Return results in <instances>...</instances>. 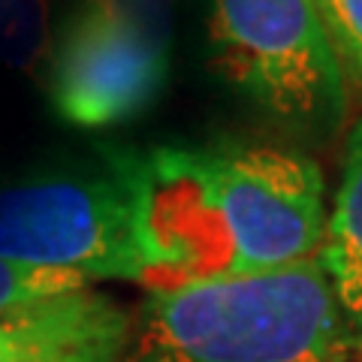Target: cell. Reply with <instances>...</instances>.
<instances>
[{
    "label": "cell",
    "mask_w": 362,
    "mask_h": 362,
    "mask_svg": "<svg viewBox=\"0 0 362 362\" xmlns=\"http://www.w3.org/2000/svg\"><path fill=\"white\" fill-rule=\"evenodd\" d=\"M344 70L362 76V0H314Z\"/></svg>",
    "instance_id": "30bf717a"
},
{
    "label": "cell",
    "mask_w": 362,
    "mask_h": 362,
    "mask_svg": "<svg viewBox=\"0 0 362 362\" xmlns=\"http://www.w3.org/2000/svg\"><path fill=\"white\" fill-rule=\"evenodd\" d=\"M82 287H90V281L82 275H73V272L28 266L0 257V314Z\"/></svg>",
    "instance_id": "9c48e42d"
},
{
    "label": "cell",
    "mask_w": 362,
    "mask_h": 362,
    "mask_svg": "<svg viewBox=\"0 0 362 362\" xmlns=\"http://www.w3.org/2000/svg\"><path fill=\"white\" fill-rule=\"evenodd\" d=\"M173 0H85L52 64V100L78 127L142 115L166 85Z\"/></svg>",
    "instance_id": "5b68a950"
},
{
    "label": "cell",
    "mask_w": 362,
    "mask_h": 362,
    "mask_svg": "<svg viewBox=\"0 0 362 362\" xmlns=\"http://www.w3.org/2000/svg\"><path fill=\"white\" fill-rule=\"evenodd\" d=\"M350 323L317 259L151 287L121 362H350Z\"/></svg>",
    "instance_id": "7a4b0ae2"
},
{
    "label": "cell",
    "mask_w": 362,
    "mask_h": 362,
    "mask_svg": "<svg viewBox=\"0 0 362 362\" xmlns=\"http://www.w3.org/2000/svg\"><path fill=\"white\" fill-rule=\"evenodd\" d=\"M139 185L151 287L311 263L329 230L323 169L278 145L157 148L139 154Z\"/></svg>",
    "instance_id": "6da1fadb"
},
{
    "label": "cell",
    "mask_w": 362,
    "mask_h": 362,
    "mask_svg": "<svg viewBox=\"0 0 362 362\" xmlns=\"http://www.w3.org/2000/svg\"><path fill=\"white\" fill-rule=\"evenodd\" d=\"M130 314L90 287L0 314V362H121Z\"/></svg>",
    "instance_id": "8992f818"
},
{
    "label": "cell",
    "mask_w": 362,
    "mask_h": 362,
    "mask_svg": "<svg viewBox=\"0 0 362 362\" xmlns=\"http://www.w3.org/2000/svg\"><path fill=\"white\" fill-rule=\"evenodd\" d=\"M49 49V0H0V61L33 70Z\"/></svg>",
    "instance_id": "ba28073f"
},
{
    "label": "cell",
    "mask_w": 362,
    "mask_h": 362,
    "mask_svg": "<svg viewBox=\"0 0 362 362\" xmlns=\"http://www.w3.org/2000/svg\"><path fill=\"white\" fill-rule=\"evenodd\" d=\"M350 329L362 332V121L344 142L341 178L329 202V230L317 254Z\"/></svg>",
    "instance_id": "52a82bcc"
},
{
    "label": "cell",
    "mask_w": 362,
    "mask_h": 362,
    "mask_svg": "<svg viewBox=\"0 0 362 362\" xmlns=\"http://www.w3.org/2000/svg\"><path fill=\"white\" fill-rule=\"evenodd\" d=\"M209 42L221 76L272 118L317 136L341 127L344 64L314 0H211Z\"/></svg>",
    "instance_id": "277c9868"
},
{
    "label": "cell",
    "mask_w": 362,
    "mask_h": 362,
    "mask_svg": "<svg viewBox=\"0 0 362 362\" xmlns=\"http://www.w3.org/2000/svg\"><path fill=\"white\" fill-rule=\"evenodd\" d=\"M0 257L88 281L154 284L139 154L115 151L100 169L42 175L0 190Z\"/></svg>",
    "instance_id": "3957f363"
}]
</instances>
